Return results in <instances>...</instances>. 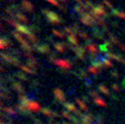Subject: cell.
Wrapping results in <instances>:
<instances>
[{
	"mask_svg": "<svg viewBox=\"0 0 125 124\" xmlns=\"http://www.w3.org/2000/svg\"><path fill=\"white\" fill-rule=\"evenodd\" d=\"M42 12H43V14L46 15V19H47L48 22H51L52 24H54V25L62 24V18L57 14V13L53 12V11H50L48 9H43V10H42Z\"/></svg>",
	"mask_w": 125,
	"mask_h": 124,
	"instance_id": "6da1fadb",
	"label": "cell"
},
{
	"mask_svg": "<svg viewBox=\"0 0 125 124\" xmlns=\"http://www.w3.org/2000/svg\"><path fill=\"white\" fill-rule=\"evenodd\" d=\"M91 13H92L93 15H97V17H106L108 15V13H106L105 9L103 8L102 6H97V7H93V9L91 10Z\"/></svg>",
	"mask_w": 125,
	"mask_h": 124,
	"instance_id": "7a4b0ae2",
	"label": "cell"
},
{
	"mask_svg": "<svg viewBox=\"0 0 125 124\" xmlns=\"http://www.w3.org/2000/svg\"><path fill=\"white\" fill-rule=\"evenodd\" d=\"M54 63L56 64L57 66H59V67H62V69H69V68H71V63L69 61H67V59H55Z\"/></svg>",
	"mask_w": 125,
	"mask_h": 124,
	"instance_id": "3957f363",
	"label": "cell"
},
{
	"mask_svg": "<svg viewBox=\"0 0 125 124\" xmlns=\"http://www.w3.org/2000/svg\"><path fill=\"white\" fill-rule=\"evenodd\" d=\"M21 8L23 9L24 11H28V12H33V10H34V6H33L30 1H28V0H23V1H22Z\"/></svg>",
	"mask_w": 125,
	"mask_h": 124,
	"instance_id": "277c9868",
	"label": "cell"
},
{
	"mask_svg": "<svg viewBox=\"0 0 125 124\" xmlns=\"http://www.w3.org/2000/svg\"><path fill=\"white\" fill-rule=\"evenodd\" d=\"M54 96H55V98H56L57 100H59L61 102H65V100H66L64 92H62V89H59V88L54 89Z\"/></svg>",
	"mask_w": 125,
	"mask_h": 124,
	"instance_id": "5b68a950",
	"label": "cell"
},
{
	"mask_svg": "<svg viewBox=\"0 0 125 124\" xmlns=\"http://www.w3.org/2000/svg\"><path fill=\"white\" fill-rule=\"evenodd\" d=\"M26 107H28V109L30 110V111H40V110H41V105L39 104V103L37 102H35V101H31L30 100V102L28 103V105H26Z\"/></svg>",
	"mask_w": 125,
	"mask_h": 124,
	"instance_id": "8992f818",
	"label": "cell"
},
{
	"mask_svg": "<svg viewBox=\"0 0 125 124\" xmlns=\"http://www.w3.org/2000/svg\"><path fill=\"white\" fill-rule=\"evenodd\" d=\"M36 51L40 53H44V54H48L51 53L50 46L47 44H44V45H36Z\"/></svg>",
	"mask_w": 125,
	"mask_h": 124,
	"instance_id": "52a82bcc",
	"label": "cell"
},
{
	"mask_svg": "<svg viewBox=\"0 0 125 124\" xmlns=\"http://www.w3.org/2000/svg\"><path fill=\"white\" fill-rule=\"evenodd\" d=\"M68 41H69V43H70V45L79 46V40H78V36H76L75 34L68 35Z\"/></svg>",
	"mask_w": 125,
	"mask_h": 124,
	"instance_id": "ba28073f",
	"label": "cell"
},
{
	"mask_svg": "<svg viewBox=\"0 0 125 124\" xmlns=\"http://www.w3.org/2000/svg\"><path fill=\"white\" fill-rule=\"evenodd\" d=\"M0 45H1V48L2 50H4V48H8V47H10L11 45H12V43H11L10 41H9L7 37H2L1 39V42H0Z\"/></svg>",
	"mask_w": 125,
	"mask_h": 124,
	"instance_id": "9c48e42d",
	"label": "cell"
},
{
	"mask_svg": "<svg viewBox=\"0 0 125 124\" xmlns=\"http://www.w3.org/2000/svg\"><path fill=\"white\" fill-rule=\"evenodd\" d=\"M14 17L17 18V20H19L20 22H24V23H26V22L29 21V19L26 18V15H24L23 13H21L20 11H18L17 13L14 14Z\"/></svg>",
	"mask_w": 125,
	"mask_h": 124,
	"instance_id": "30bf717a",
	"label": "cell"
},
{
	"mask_svg": "<svg viewBox=\"0 0 125 124\" xmlns=\"http://www.w3.org/2000/svg\"><path fill=\"white\" fill-rule=\"evenodd\" d=\"M86 50H87V51H89V52H90L91 54H95V53L98 52V47H97V45H95V44H93V43H89V45L87 44Z\"/></svg>",
	"mask_w": 125,
	"mask_h": 124,
	"instance_id": "8fae6325",
	"label": "cell"
},
{
	"mask_svg": "<svg viewBox=\"0 0 125 124\" xmlns=\"http://www.w3.org/2000/svg\"><path fill=\"white\" fill-rule=\"evenodd\" d=\"M76 103H77L78 105L80 107V109L82 110V111H88V107H87V104L83 102V101L81 100V99H79V98H76Z\"/></svg>",
	"mask_w": 125,
	"mask_h": 124,
	"instance_id": "7c38bea8",
	"label": "cell"
},
{
	"mask_svg": "<svg viewBox=\"0 0 125 124\" xmlns=\"http://www.w3.org/2000/svg\"><path fill=\"white\" fill-rule=\"evenodd\" d=\"M26 39L29 40V42H31L32 44H36L37 42H39V40H37V37L35 36L33 33H30L29 35H26Z\"/></svg>",
	"mask_w": 125,
	"mask_h": 124,
	"instance_id": "4fadbf2b",
	"label": "cell"
},
{
	"mask_svg": "<svg viewBox=\"0 0 125 124\" xmlns=\"http://www.w3.org/2000/svg\"><path fill=\"white\" fill-rule=\"evenodd\" d=\"M41 111H42V113H43L44 115H47V116H57L55 112L51 111L50 109H46V108H44V109H42Z\"/></svg>",
	"mask_w": 125,
	"mask_h": 124,
	"instance_id": "5bb4252c",
	"label": "cell"
},
{
	"mask_svg": "<svg viewBox=\"0 0 125 124\" xmlns=\"http://www.w3.org/2000/svg\"><path fill=\"white\" fill-rule=\"evenodd\" d=\"M12 87L14 88V90H17V91L20 92V93H23V92H24L23 87H22V86L20 85L19 83H12Z\"/></svg>",
	"mask_w": 125,
	"mask_h": 124,
	"instance_id": "9a60e30c",
	"label": "cell"
},
{
	"mask_svg": "<svg viewBox=\"0 0 125 124\" xmlns=\"http://www.w3.org/2000/svg\"><path fill=\"white\" fill-rule=\"evenodd\" d=\"M101 63H102L103 67H112L113 66L112 62L109 61V59H105V58H101Z\"/></svg>",
	"mask_w": 125,
	"mask_h": 124,
	"instance_id": "2e32d148",
	"label": "cell"
},
{
	"mask_svg": "<svg viewBox=\"0 0 125 124\" xmlns=\"http://www.w3.org/2000/svg\"><path fill=\"white\" fill-rule=\"evenodd\" d=\"M88 72H90V74L95 75V74H99V72H100V68L95 67V66H91V67L88 68Z\"/></svg>",
	"mask_w": 125,
	"mask_h": 124,
	"instance_id": "e0dca14e",
	"label": "cell"
},
{
	"mask_svg": "<svg viewBox=\"0 0 125 124\" xmlns=\"http://www.w3.org/2000/svg\"><path fill=\"white\" fill-rule=\"evenodd\" d=\"M98 88H99L100 91L103 92V93H104V94H106V96H109V94H110V92H109L108 88H106L104 85H99V86H98Z\"/></svg>",
	"mask_w": 125,
	"mask_h": 124,
	"instance_id": "ac0fdd59",
	"label": "cell"
},
{
	"mask_svg": "<svg viewBox=\"0 0 125 124\" xmlns=\"http://www.w3.org/2000/svg\"><path fill=\"white\" fill-rule=\"evenodd\" d=\"M20 68H21L22 70H23L24 72H28V74H35V72L33 69H31V68H29L28 66H20Z\"/></svg>",
	"mask_w": 125,
	"mask_h": 124,
	"instance_id": "d6986e66",
	"label": "cell"
},
{
	"mask_svg": "<svg viewBox=\"0 0 125 124\" xmlns=\"http://www.w3.org/2000/svg\"><path fill=\"white\" fill-rule=\"evenodd\" d=\"M2 110L6 111V112H8V113L11 114V115H15V114H17V112H15L13 109H11V108H2Z\"/></svg>",
	"mask_w": 125,
	"mask_h": 124,
	"instance_id": "ffe728a7",
	"label": "cell"
},
{
	"mask_svg": "<svg viewBox=\"0 0 125 124\" xmlns=\"http://www.w3.org/2000/svg\"><path fill=\"white\" fill-rule=\"evenodd\" d=\"M53 33H54L57 37H61V39H65V37H66V35H65L64 33L59 32V31H57V30H53Z\"/></svg>",
	"mask_w": 125,
	"mask_h": 124,
	"instance_id": "44dd1931",
	"label": "cell"
},
{
	"mask_svg": "<svg viewBox=\"0 0 125 124\" xmlns=\"http://www.w3.org/2000/svg\"><path fill=\"white\" fill-rule=\"evenodd\" d=\"M94 102L95 103H98L99 105H101V107H106V103H105V101H103L102 99H100V98H98V99H94Z\"/></svg>",
	"mask_w": 125,
	"mask_h": 124,
	"instance_id": "7402d4cb",
	"label": "cell"
},
{
	"mask_svg": "<svg viewBox=\"0 0 125 124\" xmlns=\"http://www.w3.org/2000/svg\"><path fill=\"white\" fill-rule=\"evenodd\" d=\"M62 115L64 116V118H66V119H68V120H73L75 118H73V115H71L70 113H68V112H62Z\"/></svg>",
	"mask_w": 125,
	"mask_h": 124,
	"instance_id": "603a6c76",
	"label": "cell"
},
{
	"mask_svg": "<svg viewBox=\"0 0 125 124\" xmlns=\"http://www.w3.org/2000/svg\"><path fill=\"white\" fill-rule=\"evenodd\" d=\"M113 13H114L115 15H117L119 18L125 19V13H124V12H119V11H116V10H113Z\"/></svg>",
	"mask_w": 125,
	"mask_h": 124,
	"instance_id": "cb8c5ba5",
	"label": "cell"
},
{
	"mask_svg": "<svg viewBox=\"0 0 125 124\" xmlns=\"http://www.w3.org/2000/svg\"><path fill=\"white\" fill-rule=\"evenodd\" d=\"M15 76L18 77V78H20V79H22V80H24V81H26V80H29L28 78H26V76L25 75H23V74H21V72H18Z\"/></svg>",
	"mask_w": 125,
	"mask_h": 124,
	"instance_id": "d4e9b609",
	"label": "cell"
},
{
	"mask_svg": "<svg viewBox=\"0 0 125 124\" xmlns=\"http://www.w3.org/2000/svg\"><path fill=\"white\" fill-rule=\"evenodd\" d=\"M78 35H79V36H81L83 40H89L88 34H87V33H84V32H81V31H80V32L78 33Z\"/></svg>",
	"mask_w": 125,
	"mask_h": 124,
	"instance_id": "484cf974",
	"label": "cell"
},
{
	"mask_svg": "<svg viewBox=\"0 0 125 124\" xmlns=\"http://www.w3.org/2000/svg\"><path fill=\"white\" fill-rule=\"evenodd\" d=\"M47 1L50 2V3L54 4V6H56V7H59V8H61V4L58 3V1H57V0H47Z\"/></svg>",
	"mask_w": 125,
	"mask_h": 124,
	"instance_id": "4316f807",
	"label": "cell"
},
{
	"mask_svg": "<svg viewBox=\"0 0 125 124\" xmlns=\"http://www.w3.org/2000/svg\"><path fill=\"white\" fill-rule=\"evenodd\" d=\"M111 88H112V89L114 90V91H120V87L116 85V83H113V85L111 86Z\"/></svg>",
	"mask_w": 125,
	"mask_h": 124,
	"instance_id": "83f0119b",
	"label": "cell"
},
{
	"mask_svg": "<svg viewBox=\"0 0 125 124\" xmlns=\"http://www.w3.org/2000/svg\"><path fill=\"white\" fill-rule=\"evenodd\" d=\"M103 3H104V6H106L108 8H110V9H112L113 7H112V4H111V2H109L108 0H104L103 1Z\"/></svg>",
	"mask_w": 125,
	"mask_h": 124,
	"instance_id": "f1b7e54d",
	"label": "cell"
},
{
	"mask_svg": "<svg viewBox=\"0 0 125 124\" xmlns=\"http://www.w3.org/2000/svg\"><path fill=\"white\" fill-rule=\"evenodd\" d=\"M90 94H91V96H92V97H93V98H94V99H98V98H100V97H99V94H98V93H97V92H95V91H91V92H90Z\"/></svg>",
	"mask_w": 125,
	"mask_h": 124,
	"instance_id": "f546056e",
	"label": "cell"
},
{
	"mask_svg": "<svg viewBox=\"0 0 125 124\" xmlns=\"http://www.w3.org/2000/svg\"><path fill=\"white\" fill-rule=\"evenodd\" d=\"M111 75H112L113 77H116V78H117V77H119V75H117V72H111Z\"/></svg>",
	"mask_w": 125,
	"mask_h": 124,
	"instance_id": "4dcf8cb0",
	"label": "cell"
},
{
	"mask_svg": "<svg viewBox=\"0 0 125 124\" xmlns=\"http://www.w3.org/2000/svg\"><path fill=\"white\" fill-rule=\"evenodd\" d=\"M58 1H61L62 3H68V0H58Z\"/></svg>",
	"mask_w": 125,
	"mask_h": 124,
	"instance_id": "1f68e13d",
	"label": "cell"
}]
</instances>
